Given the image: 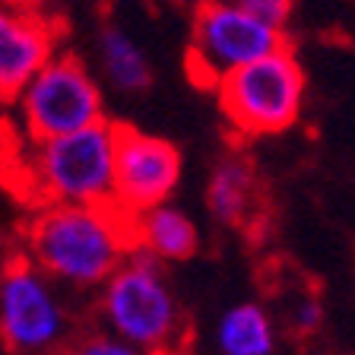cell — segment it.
<instances>
[{
	"label": "cell",
	"instance_id": "obj_8",
	"mask_svg": "<svg viewBox=\"0 0 355 355\" xmlns=\"http://www.w3.org/2000/svg\"><path fill=\"white\" fill-rule=\"evenodd\" d=\"M181 153L175 143L143 133L137 127H118L114 159V207L127 216L146 213L168 203L181 184Z\"/></svg>",
	"mask_w": 355,
	"mask_h": 355
},
{
	"label": "cell",
	"instance_id": "obj_7",
	"mask_svg": "<svg viewBox=\"0 0 355 355\" xmlns=\"http://www.w3.org/2000/svg\"><path fill=\"white\" fill-rule=\"evenodd\" d=\"M29 140H51L105 121V92L76 54H54L16 98Z\"/></svg>",
	"mask_w": 355,
	"mask_h": 355
},
{
	"label": "cell",
	"instance_id": "obj_16",
	"mask_svg": "<svg viewBox=\"0 0 355 355\" xmlns=\"http://www.w3.org/2000/svg\"><path fill=\"white\" fill-rule=\"evenodd\" d=\"M235 3L276 29H286L292 19V10H295V0H235Z\"/></svg>",
	"mask_w": 355,
	"mask_h": 355
},
{
	"label": "cell",
	"instance_id": "obj_4",
	"mask_svg": "<svg viewBox=\"0 0 355 355\" xmlns=\"http://www.w3.org/2000/svg\"><path fill=\"white\" fill-rule=\"evenodd\" d=\"M304 92L308 80L292 48L266 54L216 86L222 114L241 137H276L298 124Z\"/></svg>",
	"mask_w": 355,
	"mask_h": 355
},
{
	"label": "cell",
	"instance_id": "obj_10",
	"mask_svg": "<svg viewBox=\"0 0 355 355\" xmlns=\"http://www.w3.org/2000/svg\"><path fill=\"white\" fill-rule=\"evenodd\" d=\"M130 232H133V248L159 263H178L197 254L200 248V232L187 213H181L171 203L153 207L146 213L130 216Z\"/></svg>",
	"mask_w": 355,
	"mask_h": 355
},
{
	"label": "cell",
	"instance_id": "obj_2",
	"mask_svg": "<svg viewBox=\"0 0 355 355\" xmlns=\"http://www.w3.org/2000/svg\"><path fill=\"white\" fill-rule=\"evenodd\" d=\"M98 318L149 355H181L187 343V318L162 263L133 251L118 273L98 288Z\"/></svg>",
	"mask_w": 355,
	"mask_h": 355
},
{
	"label": "cell",
	"instance_id": "obj_9",
	"mask_svg": "<svg viewBox=\"0 0 355 355\" xmlns=\"http://www.w3.org/2000/svg\"><path fill=\"white\" fill-rule=\"evenodd\" d=\"M54 54L58 26L48 16L0 3V102H16Z\"/></svg>",
	"mask_w": 355,
	"mask_h": 355
},
{
	"label": "cell",
	"instance_id": "obj_5",
	"mask_svg": "<svg viewBox=\"0 0 355 355\" xmlns=\"http://www.w3.org/2000/svg\"><path fill=\"white\" fill-rule=\"evenodd\" d=\"M282 48H288L286 29L257 19L235 0H203L191 22L187 70L193 83L216 89L229 73Z\"/></svg>",
	"mask_w": 355,
	"mask_h": 355
},
{
	"label": "cell",
	"instance_id": "obj_17",
	"mask_svg": "<svg viewBox=\"0 0 355 355\" xmlns=\"http://www.w3.org/2000/svg\"><path fill=\"white\" fill-rule=\"evenodd\" d=\"M3 7H13V10H29V13H44V7L51 0H0Z\"/></svg>",
	"mask_w": 355,
	"mask_h": 355
},
{
	"label": "cell",
	"instance_id": "obj_11",
	"mask_svg": "<svg viewBox=\"0 0 355 355\" xmlns=\"http://www.w3.org/2000/svg\"><path fill=\"white\" fill-rule=\"evenodd\" d=\"M209 216L222 225H244L257 207V178L254 168L238 155L222 159L207 184Z\"/></svg>",
	"mask_w": 355,
	"mask_h": 355
},
{
	"label": "cell",
	"instance_id": "obj_13",
	"mask_svg": "<svg viewBox=\"0 0 355 355\" xmlns=\"http://www.w3.org/2000/svg\"><path fill=\"white\" fill-rule=\"evenodd\" d=\"M216 346H219V355H273V318L257 302L232 304L216 324Z\"/></svg>",
	"mask_w": 355,
	"mask_h": 355
},
{
	"label": "cell",
	"instance_id": "obj_15",
	"mask_svg": "<svg viewBox=\"0 0 355 355\" xmlns=\"http://www.w3.org/2000/svg\"><path fill=\"white\" fill-rule=\"evenodd\" d=\"M286 314H288L292 333H298V336H311L324 324V308H320L318 298H298V302H292V308Z\"/></svg>",
	"mask_w": 355,
	"mask_h": 355
},
{
	"label": "cell",
	"instance_id": "obj_1",
	"mask_svg": "<svg viewBox=\"0 0 355 355\" xmlns=\"http://www.w3.org/2000/svg\"><path fill=\"white\" fill-rule=\"evenodd\" d=\"M29 257L67 288H102L130 257V216L114 203H48L26 229Z\"/></svg>",
	"mask_w": 355,
	"mask_h": 355
},
{
	"label": "cell",
	"instance_id": "obj_6",
	"mask_svg": "<svg viewBox=\"0 0 355 355\" xmlns=\"http://www.w3.org/2000/svg\"><path fill=\"white\" fill-rule=\"evenodd\" d=\"M70 314L58 282L32 257L0 273V343L16 355H51L67 346Z\"/></svg>",
	"mask_w": 355,
	"mask_h": 355
},
{
	"label": "cell",
	"instance_id": "obj_3",
	"mask_svg": "<svg viewBox=\"0 0 355 355\" xmlns=\"http://www.w3.org/2000/svg\"><path fill=\"white\" fill-rule=\"evenodd\" d=\"M114 159H118V127L98 121L64 137L32 140L29 159H26V184L35 191L42 207L111 203Z\"/></svg>",
	"mask_w": 355,
	"mask_h": 355
},
{
	"label": "cell",
	"instance_id": "obj_12",
	"mask_svg": "<svg viewBox=\"0 0 355 355\" xmlns=\"http://www.w3.org/2000/svg\"><path fill=\"white\" fill-rule=\"evenodd\" d=\"M96 44H98V64H102V73L111 83V89L137 96V92H146L153 86V67H149L146 51L137 44V38L127 29L105 26L98 32Z\"/></svg>",
	"mask_w": 355,
	"mask_h": 355
},
{
	"label": "cell",
	"instance_id": "obj_14",
	"mask_svg": "<svg viewBox=\"0 0 355 355\" xmlns=\"http://www.w3.org/2000/svg\"><path fill=\"white\" fill-rule=\"evenodd\" d=\"M58 355H149V352H143V349H137L133 343L121 340L118 333L96 330V333H83V336L70 340Z\"/></svg>",
	"mask_w": 355,
	"mask_h": 355
}]
</instances>
